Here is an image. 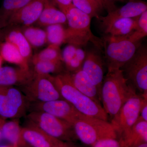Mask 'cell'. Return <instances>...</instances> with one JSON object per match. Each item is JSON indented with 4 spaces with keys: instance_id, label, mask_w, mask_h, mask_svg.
Segmentation results:
<instances>
[{
    "instance_id": "277c9868",
    "label": "cell",
    "mask_w": 147,
    "mask_h": 147,
    "mask_svg": "<svg viewBox=\"0 0 147 147\" xmlns=\"http://www.w3.org/2000/svg\"><path fill=\"white\" fill-rule=\"evenodd\" d=\"M76 138L86 144L92 146L101 139H117L111 123L81 113L72 124Z\"/></svg>"
},
{
    "instance_id": "44dd1931",
    "label": "cell",
    "mask_w": 147,
    "mask_h": 147,
    "mask_svg": "<svg viewBox=\"0 0 147 147\" xmlns=\"http://www.w3.org/2000/svg\"><path fill=\"white\" fill-rule=\"evenodd\" d=\"M144 143H147V121L139 117L123 142V145L124 147H136Z\"/></svg>"
},
{
    "instance_id": "f546056e",
    "label": "cell",
    "mask_w": 147,
    "mask_h": 147,
    "mask_svg": "<svg viewBox=\"0 0 147 147\" xmlns=\"http://www.w3.org/2000/svg\"><path fill=\"white\" fill-rule=\"evenodd\" d=\"M147 35V11L139 16L136 30L128 38L132 42H139Z\"/></svg>"
},
{
    "instance_id": "7bdbcfd3",
    "label": "cell",
    "mask_w": 147,
    "mask_h": 147,
    "mask_svg": "<svg viewBox=\"0 0 147 147\" xmlns=\"http://www.w3.org/2000/svg\"><path fill=\"white\" fill-rule=\"evenodd\" d=\"M2 29L1 28V27H0V33H1V32L2 31H1Z\"/></svg>"
},
{
    "instance_id": "9a60e30c",
    "label": "cell",
    "mask_w": 147,
    "mask_h": 147,
    "mask_svg": "<svg viewBox=\"0 0 147 147\" xmlns=\"http://www.w3.org/2000/svg\"><path fill=\"white\" fill-rule=\"evenodd\" d=\"M104 62L100 55L94 50L86 53L82 69L97 88L100 100V92L104 78ZM101 101V100H100Z\"/></svg>"
},
{
    "instance_id": "83f0119b",
    "label": "cell",
    "mask_w": 147,
    "mask_h": 147,
    "mask_svg": "<svg viewBox=\"0 0 147 147\" xmlns=\"http://www.w3.org/2000/svg\"><path fill=\"white\" fill-rule=\"evenodd\" d=\"M47 35V43L49 45L60 46L65 43V29L62 24H57L46 27L45 30Z\"/></svg>"
},
{
    "instance_id": "9c48e42d",
    "label": "cell",
    "mask_w": 147,
    "mask_h": 147,
    "mask_svg": "<svg viewBox=\"0 0 147 147\" xmlns=\"http://www.w3.org/2000/svg\"><path fill=\"white\" fill-rule=\"evenodd\" d=\"M30 102L21 90L11 86H0V117L17 119L28 110Z\"/></svg>"
},
{
    "instance_id": "b9f144b4",
    "label": "cell",
    "mask_w": 147,
    "mask_h": 147,
    "mask_svg": "<svg viewBox=\"0 0 147 147\" xmlns=\"http://www.w3.org/2000/svg\"><path fill=\"white\" fill-rule=\"evenodd\" d=\"M21 147H30L29 146H23Z\"/></svg>"
},
{
    "instance_id": "30bf717a",
    "label": "cell",
    "mask_w": 147,
    "mask_h": 147,
    "mask_svg": "<svg viewBox=\"0 0 147 147\" xmlns=\"http://www.w3.org/2000/svg\"><path fill=\"white\" fill-rule=\"evenodd\" d=\"M49 75L35 74L30 82L21 87V92L30 103L63 99Z\"/></svg>"
},
{
    "instance_id": "5bb4252c",
    "label": "cell",
    "mask_w": 147,
    "mask_h": 147,
    "mask_svg": "<svg viewBox=\"0 0 147 147\" xmlns=\"http://www.w3.org/2000/svg\"><path fill=\"white\" fill-rule=\"evenodd\" d=\"M146 11H147L146 3L140 0H131L120 8L108 11L107 16H99L98 19L103 29L117 19L137 17Z\"/></svg>"
},
{
    "instance_id": "74e56055",
    "label": "cell",
    "mask_w": 147,
    "mask_h": 147,
    "mask_svg": "<svg viewBox=\"0 0 147 147\" xmlns=\"http://www.w3.org/2000/svg\"><path fill=\"white\" fill-rule=\"evenodd\" d=\"M3 61L2 58L0 56V67L2 66Z\"/></svg>"
},
{
    "instance_id": "7402d4cb",
    "label": "cell",
    "mask_w": 147,
    "mask_h": 147,
    "mask_svg": "<svg viewBox=\"0 0 147 147\" xmlns=\"http://www.w3.org/2000/svg\"><path fill=\"white\" fill-rule=\"evenodd\" d=\"M0 56L3 61L28 69L29 63L21 56L18 49L9 42L4 41L0 45Z\"/></svg>"
},
{
    "instance_id": "d590c367",
    "label": "cell",
    "mask_w": 147,
    "mask_h": 147,
    "mask_svg": "<svg viewBox=\"0 0 147 147\" xmlns=\"http://www.w3.org/2000/svg\"><path fill=\"white\" fill-rule=\"evenodd\" d=\"M136 147H147V143H142Z\"/></svg>"
},
{
    "instance_id": "ab89813d",
    "label": "cell",
    "mask_w": 147,
    "mask_h": 147,
    "mask_svg": "<svg viewBox=\"0 0 147 147\" xmlns=\"http://www.w3.org/2000/svg\"><path fill=\"white\" fill-rule=\"evenodd\" d=\"M108 1H110L113 2V1H127V0H108ZM129 1H131V0H128Z\"/></svg>"
},
{
    "instance_id": "ba28073f",
    "label": "cell",
    "mask_w": 147,
    "mask_h": 147,
    "mask_svg": "<svg viewBox=\"0 0 147 147\" xmlns=\"http://www.w3.org/2000/svg\"><path fill=\"white\" fill-rule=\"evenodd\" d=\"M143 98L138 94L130 98L123 105L117 115L111 120L110 123L116 131L117 139L123 145L140 116Z\"/></svg>"
},
{
    "instance_id": "1f68e13d",
    "label": "cell",
    "mask_w": 147,
    "mask_h": 147,
    "mask_svg": "<svg viewBox=\"0 0 147 147\" xmlns=\"http://www.w3.org/2000/svg\"><path fill=\"white\" fill-rule=\"evenodd\" d=\"M94 147H124L120 141L117 139H101L95 143L92 146Z\"/></svg>"
},
{
    "instance_id": "52a82bcc",
    "label": "cell",
    "mask_w": 147,
    "mask_h": 147,
    "mask_svg": "<svg viewBox=\"0 0 147 147\" xmlns=\"http://www.w3.org/2000/svg\"><path fill=\"white\" fill-rule=\"evenodd\" d=\"M121 69L124 76L142 97L147 99V49L140 45L132 58Z\"/></svg>"
},
{
    "instance_id": "ffe728a7",
    "label": "cell",
    "mask_w": 147,
    "mask_h": 147,
    "mask_svg": "<svg viewBox=\"0 0 147 147\" xmlns=\"http://www.w3.org/2000/svg\"><path fill=\"white\" fill-rule=\"evenodd\" d=\"M67 22L65 13L56 8L50 0H47L36 23L40 26L46 27L54 24H63Z\"/></svg>"
},
{
    "instance_id": "4fadbf2b",
    "label": "cell",
    "mask_w": 147,
    "mask_h": 147,
    "mask_svg": "<svg viewBox=\"0 0 147 147\" xmlns=\"http://www.w3.org/2000/svg\"><path fill=\"white\" fill-rule=\"evenodd\" d=\"M47 0H32L13 13L7 22V27L24 28L36 23Z\"/></svg>"
},
{
    "instance_id": "e0dca14e",
    "label": "cell",
    "mask_w": 147,
    "mask_h": 147,
    "mask_svg": "<svg viewBox=\"0 0 147 147\" xmlns=\"http://www.w3.org/2000/svg\"><path fill=\"white\" fill-rule=\"evenodd\" d=\"M69 73L71 83L76 88L83 94L101 105L97 88L82 69L73 73Z\"/></svg>"
},
{
    "instance_id": "ee69618b",
    "label": "cell",
    "mask_w": 147,
    "mask_h": 147,
    "mask_svg": "<svg viewBox=\"0 0 147 147\" xmlns=\"http://www.w3.org/2000/svg\"><path fill=\"white\" fill-rule=\"evenodd\" d=\"M91 147H92V146Z\"/></svg>"
},
{
    "instance_id": "7c38bea8",
    "label": "cell",
    "mask_w": 147,
    "mask_h": 147,
    "mask_svg": "<svg viewBox=\"0 0 147 147\" xmlns=\"http://www.w3.org/2000/svg\"><path fill=\"white\" fill-rule=\"evenodd\" d=\"M21 146L30 147H69L63 141L50 136L36 127L27 124L21 128Z\"/></svg>"
},
{
    "instance_id": "f1b7e54d",
    "label": "cell",
    "mask_w": 147,
    "mask_h": 147,
    "mask_svg": "<svg viewBox=\"0 0 147 147\" xmlns=\"http://www.w3.org/2000/svg\"><path fill=\"white\" fill-rule=\"evenodd\" d=\"M38 61H62L60 46L49 45L46 48L39 53L33 55L32 62Z\"/></svg>"
},
{
    "instance_id": "d6a6232c",
    "label": "cell",
    "mask_w": 147,
    "mask_h": 147,
    "mask_svg": "<svg viewBox=\"0 0 147 147\" xmlns=\"http://www.w3.org/2000/svg\"><path fill=\"white\" fill-rule=\"evenodd\" d=\"M139 117L147 121V99L143 98L140 108Z\"/></svg>"
},
{
    "instance_id": "8fae6325",
    "label": "cell",
    "mask_w": 147,
    "mask_h": 147,
    "mask_svg": "<svg viewBox=\"0 0 147 147\" xmlns=\"http://www.w3.org/2000/svg\"><path fill=\"white\" fill-rule=\"evenodd\" d=\"M28 110L39 111L51 114L73 124L79 117V112L76 108L64 99H58L45 102L30 103Z\"/></svg>"
},
{
    "instance_id": "603a6c76",
    "label": "cell",
    "mask_w": 147,
    "mask_h": 147,
    "mask_svg": "<svg viewBox=\"0 0 147 147\" xmlns=\"http://www.w3.org/2000/svg\"><path fill=\"white\" fill-rule=\"evenodd\" d=\"M32 0H3L0 7V27L7 26V22L12 15Z\"/></svg>"
},
{
    "instance_id": "8d00e7d4",
    "label": "cell",
    "mask_w": 147,
    "mask_h": 147,
    "mask_svg": "<svg viewBox=\"0 0 147 147\" xmlns=\"http://www.w3.org/2000/svg\"><path fill=\"white\" fill-rule=\"evenodd\" d=\"M3 123L1 124H0V139H1V138L2 137V130H1V128H2V126L3 124Z\"/></svg>"
},
{
    "instance_id": "6da1fadb",
    "label": "cell",
    "mask_w": 147,
    "mask_h": 147,
    "mask_svg": "<svg viewBox=\"0 0 147 147\" xmlns=\"http://www.w3.org/2000/svg\"><path fill=\"white\" fill-rule=\"evenodd\" d=\"M137 94L121 69L108 71L102 82L100 100L103 109L111 120L117 115L124 103Z\"/></svg>"
},
{
    "instance_id": "2e32d148",
    "label": "cell",
    "mask_w": 147,
    "mask_h": 147,
    "mask_svg": "<svg viewBox=\"0 0 147 147\" xmlns=\"http://www.w3.org/2000/svg\"><path fill=\"white\" fill-rule=\"evenodd\" d=\"M34 76L32 69L30 68L2 66L0 67V86H23L30 82Z\"/></svg>"
},
{
    "instance_id": "8992f818",
    "label": "cell",
    "mask_w": 147,
    "mask_h": 147,
    "mask_svg": "<svg viewBox=\"0 0 147 147\" xmlns=\"http://www.w3.org/2000/svg\"><path fill=\"white\" fill-rule=\"evenodd\" d=\"M27 124L36 127L47 134L61 141H71L76 137L73 125L55 116L39 111H31Z\"/></svg>"
},
{
    "instance_id": "d4e9b609",
    "label": "cell",
    "mask_w": 147,
    "mask_h": 147,
    "mask_svg": "<svg viewBox=\"0 0 147 147\" xmlns=\"http://www.w3.org/2000/svg\"><path fill=\"white\" fill-rule=\"evenodd\" d=\"M33 71L35 75H48L59 74L64 72V65L62 61H38L32 62Z\"/></svg>"
},
{
    "instance_id": "7a4b0ae2",
    "label": "cell",
    "mask_w": 147,
    "mask_h": 147,
    "mask_svg": "<svg viewBox=\"0 0 147 147\" xmlns=\"http://www.w3.org/2000/svg\"><path fill=\"white\" fill-rule=\"evenodd\" d=\"M49 77L63 99L69 102L79 112L86 115L108 121L109 117L101 105L74 87L68 71L55 76L50 75Z\"/></svg>"
},
{
    "instance_id": "4316f807",
    "label": "cell",
    "mask_w": 147,
    "mask_h": 147,
    "mask_svg": "<svg viewBox=\"0 0 147 147\" xmlns=\"http://www.w3.org/2000/svg\"><path fill=\"white\" fill-rule=\"evenodd\" d=\"M21 29L32 48H39L47 43V35L44 30L32 26Z\"/></svg>"
},
{
    "instance_id": "4dcf8cb0",
    "label": "cell",
    "mask_w": 147,
    "mask_h": 147,
    "mask_svg": "<svg viewBox=\"0 0 147 147\" xmlns=\"http://www.w3.org/2000/svg\"><path fill=\"white\" fill-rule=\"evenodd\" d=\"M76 45L68 44L64 48L61 52L62 59L64 65H65L69 62L72 58L74 57L77 47Z\"/></svg>"
},
{
    "instance_id": "cb8c5ba5",
    "label": "cell",
    "mask_w": 147,
    "mask_h": 147,
    "mask_svg": "<svg viewBox=\"0 0 147 147\" xmlns=\"http://www.w3.org/2000/svg\"><path fill=\"white\" fill-rule=\"evenodd\" d=\"M21 128L18 119L6 122L2 126V136L10 142L13 147H19L21 145Z\"/></svg>"
},
{
    "instance_id": "836d02e7",
    "label": "cell",
    "mask_w": 147,
    "mask_h": 147,
    "mask_svg": "<svg viewBox=\"0 0 147 147\" xmlns=\"http://www.w3.org/2000/svg\"><path fill=\"white\" fill-rule=\"evenodd\" d=\"M59 7V9L70 5L72 3V0H53Z\"/></svg>"
},
{
    "instance_id": "484cf974",
    "label": "cell",
    "mask_w": 147,
    "mask_h": 147,
    "mask_svg": "<svg viewBox=\"0 0 147 147\" xmlns=\"http://www.w3.org/2000/svg\"><path fill=\"white\" fill-rule=\"evenodd\" d=\"M72 3L91 18H98L103 9L108 10L106 6L99 0H72Z\"/></svg>"
},
{
    "instance_id": "e575fe53",
    "label": "cell",
    "mask_w": 147,
    "mask_h": 147,
    "mask_svg": "<svg viewBox=\"0 0 147 147\" xmlns=\"http://www.w3.org/2000/svg\"><path fill=\"white\" fill-rule=\"evenodd\" d=\"M99 1L103 3L106 6V7L108 8V12L116 9L113 2L110 1L108 0H99Z\"/></svg>"
},
{
    "instance_id": "3957f363",
    "label": "cell",
    "mask_w": 147,
    "mask_h": 147,
    "mask_svg": "<svg viewBox=\"0 0 147 147\" xmlns=\"http://www.w3.org/2000/svg\"><path fill=\"white\" fill-rule=\"evenodd\" d=\"M59 9L65 14L68 24L65 29V43L79 47L90 41L99 48L103 46L102 40L95 36L91 30V18L88 14L72 3Z\"/></svg>"
},
{
    "instance_id": "ac0fdd59",
    "label": "cell",
    "mask_w": 147,
    "mask_h": 147,
    "mask_svg": "<svg viewBox=\"0 0 147 147\" xmlns=\"http://www.w3.org/2000/svg\"><path fill=\"white\" fill-rule=\"evenodd\" d=\"M139 16L115 20L103 28L104 33L108 36L128 37L136 30Z\"/></svg>"
},
{
    "instance_id": "60d3db41",
    "label": "cell",
    "mask_w": 147,
    "mask_h": 147,
    "mask_svg": "<svg viewBox=\"0 0 147 147\" xmlns=\"http://www.w3.org/2000/svg\"><path fill=\"white\" fill-rule=\"evenodd\" d=\"M0 147H13V146H1Z\"/></svg>"
},
{
    "instance_id": "f35d334b",
    "label": "cell",
    "mask_w": 147,
    "mask_h": 147,
    "mask_svg": "<svg viewBox=\"0 0 147 147\" xmlns=\"http://www.w3.org/2000/svg\"><path fill=\"white\" fill-rule=\"evenodd\" d=\"M5 121V120L4 119H2L0 117V124L3 123Z\"/></svg>"
},
{
    "instance_id": "d6986e66",
    "label": "cell",
    "mask_w": 147,
    "mask_h": 147,
    "mask_svg": "<svg viewBox=\"0 0 147 147\" xmlns=\"http://www.w3.org/2000/svg\"><path fill=\"white\" fill-rule=\"evenodd\" d=\"M12 28L3 34L5 41L13 44L18 49L24 59L29 63L32 57V47L22 33L21 29L17 27Z\"/></svg>"
},
{
    "instance_id": "5b68a950",
    "label": "cell",
    "mask_w": 147,
    "mask_h": 147,
    "mask_svg": "<svg viewBox=\"0 0 147 147\" xmlns=\"http://www.w3.org/2000/svg\"><path fill=\"white\" fill-rule=\"evenodd\" d=\"M102 42L108 71L121 68L133 57L141 45L140 42L129 40L128 37L106 36Z\"/></svg>"
}]
</instances>
